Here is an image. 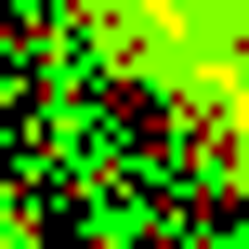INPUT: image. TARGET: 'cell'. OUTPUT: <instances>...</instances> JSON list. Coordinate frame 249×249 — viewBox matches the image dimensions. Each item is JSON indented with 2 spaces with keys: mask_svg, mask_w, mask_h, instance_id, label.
Masks as SVG:
<instances>
[{
  "mask_svg": "<svg viewBox=\"0 0 249 249\" xmlns=\"http://www.w3.org/2000/svg\"><path fill=\"white\" fill-rule=\"evenodd\" d=\"M144 13H171L210 66H236V79H249V0H144Z\"/></svg>",
  "mask_w": 249,
  "mask_h": 249,
  "instance_id": "cell-1",
  "label": "cell"
}]
</instances>
